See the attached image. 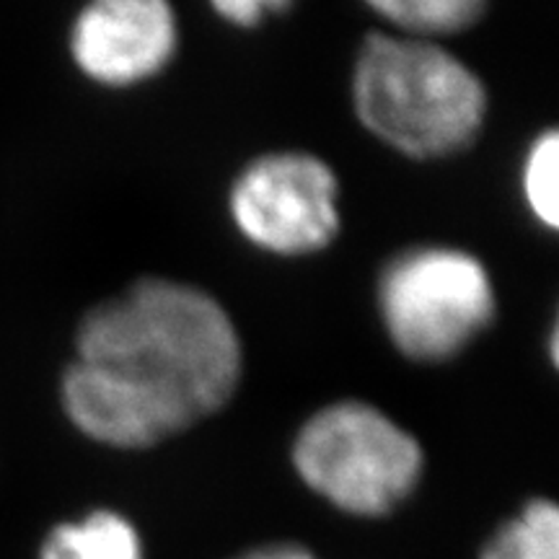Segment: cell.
Masks as SVG:
<instances>
[{
    "instance_id": "cell-9",
    "label": "cell",
    "mask_w": 559,
    "mask_h": 559,
    "mask_svg": "<svg viewBox=\"0 0 559 559\" xmlns=\"http://www.w3.org/2000/svg\"><path fill=\"white\" fill-rule=\"evenodd\" d=\"M481 559H559V513L555 502L534 500L506 523L485 547Z\"/></svg>"
},
{
    "instance_id": "cell-7",
    "label": "cell",
    "mask_w": 559,
    "mask_h": 559,
    "mask_svg": "<svg viewBox=\"0 0 559 559\" xmlns=\"http://www.w3.org/2000/svg\"><path fill=\"white\" fill-rule=\"evenodd\" d=\"M41 559H143V544L128 519L96 510L55 528L41 547Z\"/></svg>"
},
{
    "instance_id": "cell-4",
    "label": "cell",
    "mask_w": 559,
    "mask_h": 559,
    "mask_svg": "<svg viewBox=\"0 0 559 559\" xmlns=\"http://www.w3.org/2000/svg\"><path fill=\"white\" fill-rule=\"evenodd\" d=\"M379 311L407 358L438 362L459 355L492 321L495 288L469 251L415 247L381 272Z\"/></svg>"
},
{
    "instance_id": "cell-8",
    "label": "cell",
    "mask_w": 559,
    "mask_h": 559,
    "mask_svg": "<svg viewBox=\"0 0 559 559\" xmlns=\"http://www.w3.org/2000/svg\"><path fill=\"white\" fill-rule=\"evenodd\" d=\"M370 11L407 37H445L469 29L487 9V0H366Z\"/></svg>"
},
{
    "instance_id": "cell-3",
    "label": "cell",
    "mask_w": 559,
    "mask_h": 559,
    "mask_svg": "<svg viewBox=\"0 0 559 559\" xmlns=\"http://www.w3.org/2000/svg\"><path fill=\"white\" fill-rule=\"evenodd\" d=\"M293 464L313 492L355 515H383L415 489L423 449L366 402L319 409L293 445Z\"/></svg>"
},
{
    "instance_id": "cell-11",
    "label": "cell",
    "mask_w": 559,
    "mask_h": 559,
    "mask_svg": "<svg viewBox=\"0 0 559 559\" xmlns=\"http://www.w3.org/2000/svg\"><path fill=\"white\" fill-rule=\"evenodd\" d=\"M296 0H210L213 11L228 24L251 29L277 13H285Z\"/></svg>"
},
{
    "instance_id": "cell-6",
    "label": "cell",
    "mask_w": 559,
    "mask_h": 559,
    "mask_svg": "<svg viewBox=\"0 0 559 559\" xmlns=\"http://www.w3.org/2000/svg\"><path fill=\"white\" fill-rule=\"evenodd\" d=\"M179 24L169 0H86L70 26V55L102 86H135L169 66Z\"/></svg>"
},
{
    "instance_id": "cell-2",
    "label": "cell",
    "mask_w": 559,
    "mask_h": 559,
    "mask_svg": "<svg viewBox=\"0 0 559 559\" xmlns=\"http://www.w3.org/2000/svg\"><path fill=\"white\" fill-rule=\"evenodd\" d=\"M353 96L360 122L412 158L466 148L487 115V91L464 60L438 41L396 32L362 41Z\"/></svg>"
},
{
    "instance_id": "cell-10",
    "label": "cell",
    "mask_w": 559,
    "mask_h": 559,
    "mask_svg": "<svg viewBox=\"0 0 559 559\" xmlns=\"http://www.w3.org/2000/svg\"><path fill=\"white\" fill-rule=\"evenodd\" d=\"M523 194L531 213L544 226H559V138L557 130H547L531 145L523 164Z\"/></svg>"
},
{
    "instance_id": "cell-12",
    "label": "cell",
    "mask_w": 559,
    "mask_h": 559,
    "mask_svg": "<svg viewBox=\"0 0 559 559\" xmlns=\"http://www.w3.org/2000/svg\"><path fill=\"white\" fill-rule=\"evenodd\" d=\"M239 559H317V557L309 555L306 549L293 547V544H275V547H262V549L249 551V555H243Z\"/></svg>"
},
{
    "instance_id": "cell-1",
    "label": "cell",
    "mask_w": 559,
    "mask_h": 559,
    "mask_svg": "<svg viewBox=\"0 0 559 559\" xmlns=\"http://www.w3.org/2000/svg\"><path fill=\"white\" fill-rule=\"evenodd\" d=\"M62 407L83 436L145 449L213 415L241 379V340L210 293L140 280L81 321Z\"/></svg>"
},
{
    "instance_id": "cell-5",
    "label": "cell",
    "mask_w": 559,
    "mask_h": 559,
    "mask_svg": "<svg viewBox=\"0 0 559 559\" xmlns=\"http://www.w3.org/2000/svg\"><path fill=\"white\" fill-rule=\"evenodd\" d=\"M230 218L254 247L283 257L311 254L340 230L337 177L311 153H267L230 187Z\"/></svg>"
}]
</instances>
